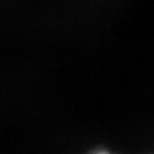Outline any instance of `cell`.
Listing matches in <instances>:
<instances>
[{"instance_id":"cell-1","label":"cell","mask_w":154,"mask_h":154,"mask_svg":"<svg viewBox=\"0 0 154 154\" xmlns=\"http://www.w3.org/2000/svg\"><path fill=\"white\" fill-rule=\"evenodd\" d=\"M93 154H112V153H109L107 150H98V152H94Z\"/></svg>"}]
</instances>
